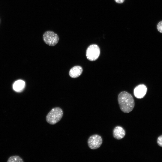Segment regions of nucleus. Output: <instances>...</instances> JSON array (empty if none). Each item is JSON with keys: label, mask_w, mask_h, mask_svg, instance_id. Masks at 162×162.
I'll return each mask as SVG.
<instances>
[{"label": "nucleus", "mask_w": 162, "mask_h": 162, "mask_svg": "<svg viewBox=\"0 0 162 162\" xmlns=\"http://www.w3.org/2000/svg\"><path fill=\"white\" fill-rule=\"evenodd\" d=\"M63 111L59 107L52 108L46 117V122L50 124H54L61 119L63 116Z\"/></svg>", "instance_id": "2"}, {"label": "nucleus", "mask_w": 162, "mask_h": 162, "mask_svg": "<svg viewBox=\"0 0 162 162\" xmlns=\"http://www.w3.org/2000/svg\"><path fill=\"white\" fill-rule=\"evenodd\" d=\"M157 29L159 32L162 33V21L160 22L158 24Z\"/></svg>", "instance_id": "11"}, {"label": "nucleus", "mask_w": 162, "mask_h": 162, "mask_svg": "<svg viewBox=\"0 0 162 162\" xmlns=\"http://www.w3.org/2000/svg\"><path fill=\"white\" fill-rule=\"evenodd\" d=\"M124 0H115V1L117 3H122Z\"/></svg>", "instance_id": "13"}, {"label": "nucleus", "mask_w": 162, "mask_h": 162, "mask_svg": "<svg viewBox=\"0 0 162 162\" xmlns=\"http://www.w3.org/2000/svg\"></svg>", "instance_id": "14"}, {"label": "nucleus", "mask_w": 162, "mask_h": 162, "mask_svg": "<svg viewBox=\"0 0 162 162\" xmlns=\"http://www.w3.org/2000/svg\"><path fill=\"white\" fill-rule=\"evenodd\" d=\"M100 49L96 44L90 45L86 51V56L90 61H94L98 59L100 54Z\"/></svg>", "instance_id": "4"}, {"label": "nucleus", "mask_w": 162, "mask_h": 162, "mask_svg": "<svg viewBox=\"0 0 162 162\" xmlns=\"http://www.w3.org/2000/svg\"><path fill=\"white\" fill-rule=\"evenodd\" d=\"M157 143L160 146L162 147V135L158 137L157 139Z\"/></svg>", "instance_id": "12"}, {"label": "nucleus", "mask_w": 162, "mask_h": 162, "mask_svg": "<svg viewBox=\"0 0 162 162\" xmlns=\"http://www.w3.org/2000/svg\"><path fill=\"white\" fill-rule=\"evenodd\" d=\"M8 162H22L23 160L20 157L17 156H14L9 158L7 161Z\"/></svg>", "instance_id": "10"}, {"label": "nucleus", "mask_w": 162, "mask_h": 162, "mask_svg": "<svg viewBox=\"0 0 162 162\" xmlns=\"http://www.w3.org/2000/svg\"><path fill=\"white\" fill-rule=\"evenodd\" d=\"M118 100L120 108L124 112L129 113L133 109L135 102L131 95L126 91L120 92L118 95Z\"/></svg>", "instance_id": "1"}, {"label": "nucleus", "mask_w": 162, "mask_h": 162, "mask_svg": "<svg viewBox=\"0 0 162 162\" xmlns=\"http://www.w3.org/2000/svg\"><path fill=\"white\" fill-rule=\"evenodd\" d=\"M125 132L124 129L121 127L117 126L115 127L113 131L114 137L117 140H121L124 137Z\"/></svg>", "instance_id": "7"}, {"label": "nucleus", "mask_w": 162, "mask_h": 162, "mask_svg": "<svg viewBox=\"0 0 162 162\" xmlns=\"http://www.w3.org/2000/svg\"><path fill=\"white\" fill-rule=\"evenodd\" d=\"M25 86V82L22 80H19L14 82L13 85V88L16 92H20L24 89Z\"/></svg>", "instance_id": "9"}, {"label": "nucleus", "mask_w": 162, "mask_h": 162, "mask_svg": "<svg viewBox=\"0 0 162 162\" xmlns=\"http://www.w3.org/2000/svg\"><path fill=\"white\" fill-rule=\"evenodd\" d=\"M102 142V139L101 136L98 134H94L88 138V144L90 148L96 149L101 146Z\"/></svg>", "instance_id": "5"}, {"label": "nucleus", "mask_w": 162, "mask_h": 162, "mask_svg": "<svg viewBox=\"0 0 162 162\" xmlns=\"http://www.w3.org/2000/svg\"><path fill=\"white\" fill-rule=\"evenodd\" d=\"M43 38L46 44L51 46L56 45L59 40V38L58 34L51 31H47L45 32L43 35Z\"/></svg>", "instance_id": "3"}, {"label": "nucleus", "mask_w": 162, "mask_h": 162, "mask_svg": "<svg viewBox=\"0 0 162 162\" xmlns=\"http://www.w3.org/2000/svg\"><path fill=\"white\" fill-rule=\"evenodd\" d=\"M147 91L146 87L144 84H140L135 88L134 92V95L136 98L141 99L145 96Z\"/></svg>", "instance_id": "6"}, {"label": "nucleus", "mask_w": 162, "mask_h": 162, "mask_svg": "<svg viewBox=\"0 0 162 162\" xmlns=\"http://www.w3.org/2000/svg\"><path fill=\"white\" fill-rule=\"evenodd\" d=\"M82 70V68L81 66H74L70 70L69 75L72 78H76L81 75Z\"/></svg>", "instance_id": "8"}]
</instances>
